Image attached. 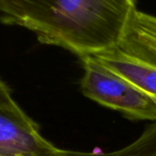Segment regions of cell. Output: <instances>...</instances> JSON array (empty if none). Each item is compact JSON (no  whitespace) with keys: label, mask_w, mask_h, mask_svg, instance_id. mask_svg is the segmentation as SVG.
Returning <instances> with one entry per match:
<instances>
[{"label":"cell","mask_w":156,"mask_h":156,"mask_svg":"<svg viewBox=\"0 0 156 156\" xmlns=\"http://www.w3.org/2000/svg\"><path fill=\"white\" fill-rule=\"evenodd\" d=\"M103 66L124 78L156 105V63L119 46L94 55Z\"/></svg>","instance_id":"cell-4"},{"label":"cell","mask_w":156,"mask_h":156,"mask_svg":"<svg viewBox=\"0 0 156 156\" xmlns=\"http://www.w3.org/2000/svg\"><path fill=\"white\" fill-rule=\"evenodd\" d=\"M136 11V0H0L1 23L80 58L119 46Z\"/></svg>","instance_id":"cell-1"},{"label":"cell","mask_w":156,"mask_h":156,"mask_svg":"<svg viewBox=\"0 0 156 156\" xmlns=\"http://www.w3.org/2000/svg\"><path fill=\"white\" fill-rule=\"evenodd\" d=\"M0 156H9V154H7L6 152H4L2 150H0Z\"/></svg>","instance_id":"cell-7"},{"label":"cell","mask_w":156,"mask_h":156,"mask_svg":"<svg viewBox=\"0 0 156 156\" xmlns=\"http://www.w3.org/2000/svg\"><path fill=\"white\" fill-rule=\"evenodd\" d=\"M0 109L17 111L20 110V107L12 98L11 89L0 78Z\"/></svg>","instance_id":"cell-6"},{"label":"cell","mask_w":156,"mask_h":156,"mask_svg":"<svg viewBox=\"0 0 156 156\" xmlns=\"http://www.w3.org/2000/svg\"><path fill=\"white\" fill-rule=\"evenodd\" d=\"M0 150L9 156H64L66 151L47 140L22 109H0Z\"/></svg>","instance_id":"cell-3"},{"label":"cell","mask_w":156,"mask_h":156,"mask_svg":"<svg viewBox=\"0 0 156 156\" xmlns=\"http://www.w3.org/2000/svg\"><path fill=\"white\" fill-rule=\"evenodd\" d=\"M119 47L156 63V16L137 10Z\"/></svg>","instance_id":"cell-5"},{"label":"cell","mask_w":156,"mask_h":156,"mask_svg":"<svg viewBox=\"0 0 156 156\" xmlns=\"http://www.w3.org/2000/svg\"><path fill=\"white\" fill-rule=\"evenodd\" d=\"M84 67L81 90L97 103L129 119L156 122V105L137 87L98 62L94 56L80 58Z\"/></svg>","instance_id":"cell-2"}]
</instances>
